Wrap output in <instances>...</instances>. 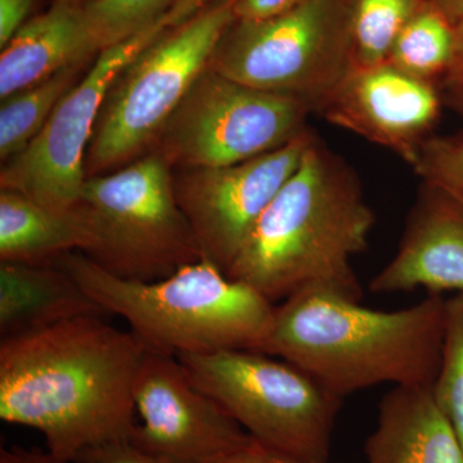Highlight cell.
<instances>
[{
	"mask_svg": "<svg viewBox=\"0 0 463 463\" xmlns=\"http://www.w3.org/2000/svg\"><path fill=\"white\" fill-rule=\"evenodd\" d=\"M210 463H306L282 455L276 450L269 449L251 439L246 446L240 448L236 452L221 457Z\"/></svg>",
	"mask_w": 463,
	"mask_h": 463,
	"instance_id": "obj_28",
	"label": "cell"
},
{
	"mask_svg": "<svg viewBox=\"0 0 463 463\" xmlns=\"http://www.w3.org/2000/svg\"><path fill=\"white\" fill-rule=\"evenodd\" d=\"M106 315L57 264H0L2 340L44 330L78 317Z\"/></svg>",
	"mask_w": 463,
	"mask_h": 463,
	"instance_id": "obj_17",
	"label": "cell"
},
{
	"mask_svg": "<svg viewBox=\"0 0 463 463\" xmlns=\"http://www.w3.org/2000/svg\"><path fill=\"white\" fill-rule=\"evenodd\" d=\"M449 96L450 102H452L459 111L463 112V90H449Z\"/></svg>",
	"mask_w": 463,
	"mask_h": 463,
	"instance_id": "obj_32",
	"label": "cell"
},
{
	"mask_svg": "<svg viewBox=\"0 0 463 463\" xmlns=\"http://www.w3.org/2000/svg\"><path fill=\"white\" fill-rule=\"evenodd\" d=\"M84 66L70 67L2 100L0 158L3 163L16 157L39 136L58 103L84 75Z\"/></svg>",
	"mask_w": 463,
	"mask_h": 463,
	"instance_id": "obj_19",
	"label": "cell"
},
{
	"mask_svg": "<svg viewBox=\"0 0 463 463\" xmlns=\"http://www.w3.org/2000/svg\"><path fill=\"white\" fill-rule=\"evenodd\" d=\"M233 3H213L164 33L124 67L94 127L85 157L88 178L120 169L156 146L166 121L236 21Z\"/></svg>",
	"mask_w": 463,
	"mask_h": 463,
	"instance_id": "obj_6",
	"label": "cell"
},
{
	"mask_svg": "<svg viewBox=\"0 0 463 463\" xmlns=\"http://www.w3.org/2000/svg\"><path fill=\"white\" fill-rule=\"evenodd\" d=\"M352 5L301 0L269 20H236L209 67L237 83L306 100L316 112L354 66Z\"/></svg>",
	"mask_w": 463,
	"mask_h": 463,
	"instance_id": "obj_8",
	"label": "cell"
},
{
	"mask_svg": "<svg viewBox=\"0 0 463 463\" xmlns=\"http://www.w3.org/2000/svg\"><path fill=\"white\" fill-rule=\"evenodd\" d=\"M455 29V43L453 53L446 72L441 76L444 87L449 90H463V20L453 24Z\"/></svg>",
	"mask_w": 463,
	"mask_h": 463,
	"instance_id": "obj_29",
	"label": "cell"
},
{
	"mask_svg": "<svg viewBox=\"0 0 463 463\" xmlns=\"http://www.w3.org/2000/svg\"><path fill=\"white\" fill-rule=\"evenodd\" d=\"M315 134L304 130L288 145L242 163L183 170L174 176L176 200L203 259L227 273L251 228L298 169Z\"/></svg>",
	"mask_w": 463,
	"mask_h": 463,
	"instance_id": "obj_11",
	"label": "cell"
},
{
	"mask_svg": "<svg viewBox=\"0 0 463 463\" xmlns=\"http://www.w3.org/2000/svg\"><path fill=\"white\" fill-rule=\"evenodd\" d=\"M93 237L80 210L50 209L25 194L0 192L2 263L53 264L67 252H87Z\"/></svg>",
	"mask_w": 463,
	"mask_h": 463,
	"instance_id": "obj_18",
	"label": "cell"
},
{
	"mask_svg": "<svg viewBox=\"0 0 463 463\" xmlns=\"http://www.w3.org/2000/svg\"><path fill=\"white\" fill-rule=\"evenodd\" d=\"M425 0H353V67L386 62L395 41Z\"/></svg>",
	"mask_w": 463,
	"mask_h": 463,
	"instance_id": "obj_21",
	"label": "cell"
},
{
	"mask_svg": "<svg viewBox=\"0 0 463 463\" xmlns=\"http://www.w3.org/2000/svg\"><path fill=\"white\" fill-rule=\"evenodd\" d=\"M176 0H87L83 7L99 51L157 20Z\"/></svg>",
	"mask_w": 463,
	"mask_h": 463,
	"instance_id": "obj_23",
	"label": "cell"
},
{
	"mask_svg": "<svg viewBox=\"0 0 463 463\" xmlns=\"http://www.w3.org/2000/svg\"><path fill=\"white\" fill-rule=\"evenodd\" d=\"M312 105L237 83L207 66L166 121L156 149L170 166L212 169L274 151L307 129Z\"/></svg>",
	"mask_w": 463,
	"mask_h": 463,
	"instance_id": "obj_9",
	"label": "cell"
},
{
	"mask_svg": "<svg viewBox=\"0 0 463 463\" xmlns=\"http://www.w3.org/2000/svg\"><path fill=\"white\" fill-rule=\"evenodd\" d=\"M147 347L132 331L84 316L0 343V419L41 432L74 461L129 439L134 385Z\"/></svg>",
	"mask_w": 463,
	"mask_h": 463,
	"instance_id": "obj_1",
	"label": "cell"
},
{
	"mask_svg": "<svg viewBox=\"0 0 463 463\" xmlns=\"http://www.w3.org/2000/svg\"><path fill=\"white\" fill-rule=\"evenodd\" d=\"M170 169L163 155L152 151L87 178L76 207L93 237L83 254L94 264L127 281L154 282L203 260Z\"/></svg>",
	"mask_w": 463,
	"mask_h": 463,
	"instance_id": "obj_5",
	"label": "cell"
},
{
	"mask_svg": "<svg viewBox=\"0 0 463 463\" xmlns=\"http://www.w3.org/2000/svg\"><path fill=\"white\" fill-rule=\"evenodd\" d=\"M106 313L120 316L148 352L179 356L222 350L260 352L276 306L203 259L154 282L112 276L80 251L54 261Z\"/></svg>",
	"mask_w": 463,
	"mask_h": 463,
	"instance_id": "obj_4",
	"label": "cell"
},
{
	"mask_svg": "<svg viewBox=\"0 0 463 463\" xmlns=\"http://www.w3.org/2000/svg\"><path fill=\"white\" fill-rule=\"evenodd\" d=\"M463 294V207L422 185L397 252L371 279L370 291Z\"/></svg>",
	"mask_w": 463,
	"mask_h": 463,
	"instance_id": "obj_14",
	"label": "cell"
},
{
	"mask_svg": "<svg viewBox=\"0 0 463 463\" xmlns=\"http://www.w3.org/2000/svg\"><path fill=\"white\" fill-rule=\"evenodd\" d=\"M446 303L443 295L428 294L383 312L328 292H303L276 307L261 353L297 365L341 398L383 383L432 388Z\"/></svg>",
	"mask_w": 463,
	"mask_h": 463,
	"instance_id": "obj_3",
	"label": "cell"
},
{
	"mask_svg": "<svg viewBox=\"0 0 463 463\" xmlns=\"http://www.w3.org/2000/svg\"><path fill=\"white\" fill-rule=\"evenodd\" d=\"M134 402L142 423L129 440L170 463H210L252 439L192 381L176 356L146 353Z\"/></svg>",
	"mask_w": 463,
	"mask_h": 463,
	"instance_id": "obj_12",
	"label": "cell"
},
{
	"mask_svg": "<svg viewBox=\"0 0 463 463\" xmlns=\"http://www.w3.org/2000/svg\"><path fill=\"white\" fill-rule=\"evenodd\" d=\"M412 167L423 185L463 207V136L426 139Z\"/></svg>",
	"mask_w": 463,
	"mask_h": 463,
	"instance_id": "obj_24",
	"label": "cell"
},
{
	"mask_svg": "<svg viewBox=\"0 0 463 463\" xmlns=\"http://www.w3.org/2000/svg\"><path fill=\"white\" fill-rule=\"evenodd\" d=\"M163 16L99 52L29 147L3 165L2 190L25 194L53 210L74 209L87 181L85 157L109 88L125 66L169 32Z\"/></svg>",
	"mask_w": 463,
	"mask_h": 463,
	"instance_id": "obj_10",
	"label": "cell"
},
{
	"mask_svg": "<svg viewBox=\"0 0 463 463\" xmlns=\"http://www.w3.org/2000/svg\"><path fill=\"white\" fill-rule=\"evenodd\" d=\"M452 24L463 20V0H426Z\"/></svg>",
	"mask_w": 463,
	"mask_h": 463,
	"instance_id": "obj_31",
	"label": "cell"
},
{
	"mask_svg": "<svg viewBox=\"0 0 463 463\" xmlns=\"http://www.w3.org/2000/svg\"><path fill=\"white\" fill-rule=\"evenodd\" d=\"M0 463H72L51 452L41 449H25L23 447L14 446L0 449Z\"/></svg>",
	"mask_w": 463,
	"mask_h": 463,
	"instance_id": "obj_30",
	"label": "cell"
},
{
	"mask_svg": "<svg viewBox=\"0 0 463 463\" xmlns=\"http://www.w3.org/2000/svg\"><path fill=\"white\" fill-rule=\"evenodd\" d=\"M374 222L354 170L315 134L225 274L273 304L307 291L361 301L352 259L367 250Z\"/></svg>",
	"mask_w": 463,
	"mask_h": 463,
	"instance_id": "obj_2",
	"label": "cell"
},
{
	"mask_svg": "<svg viewBox=\"0 0 463 463\" xmlns=\"http://www.w3.org/2000/svg\"><path fill=\"white\" fill-rule=\"evenodd\" d=\"M301 0H234L233 14L237 21H263L281 16Z\"/></svg>",
	"mask_w": 463,
	"mask_h": 463,
	"instance_id": "obj_26",
	"label": "cell"
},
{
	"mask_svg": "<svg viewBox=\"0 0 463 463\" xmlns=\"http://www.w3.org/2000/svg\"><path fill=\"white\" fill-rule=\"evenodd\" d=\"M99 52L83 5L58 0L47 12L27 21L3 48L0 99L70 67L85 65Z\"/></svg>",
	"mask_w": 463,
	"mask_h": 463,
	"instance_id": "obj_15",
	"label": "cell"
},
{
	"mask_svg": "<svg viewBox=\"0 0 463 463\" xmlns=\"http://www.w3.org/2000/svg\"><path fill=\"white\" fill-rule=\"evenodd\" d=\"M453 43V24L425 0L399 33L388 62L405 74L434 83L449 65Z\"/></svg>",
	"mask_w": 463,
	"mask_h": 463,
	"instance_id": "obj_20",
	"label": "cell"
},
{
	"mask_svg": "<svg viewBox=\"0 0 463 463\" xmlns=\"http://www.w3.org/2000/svg\"><path fill=\"white\" fill-rule=\"evenodd\" d=\"M72 463H170L134 446L129 439L85 450Z\"/></svg>",
	"mask_w": 463,
	"mask_h": 463,
	"instance_id": "obj_25",
	"label": "cell"
},
{
	"mask_svg": "<svg viewBox=\"0 0 463 463\" xmlns=\"http://www.w3.org/2000/svg\"><path fill=\"white\" fill-rule=\"evenodd\" d=\"M432 394L463 447V294L447 298L443 352Z\"/></svg>",
	"mask_w": 463,
	"mask_h": 463,
	"instance_id": "obj_22",
	"label": "cell"
},
{
	"mask_svg": "<svg viewBox=\"0 0 463 463\" xmlns=\"http://www.w3.org/2000/svg\"><path fill=\"white\" fill-rule=\"evenodd\" d=\"M33 0H0V48H5L27 23Z\"/></svg>",
	"mask_w": 463,
	"mask_h": 463,
	"instance_id": "obj_27",
	"label": "cell"
},
{
	"mask_svg": "<svg viewBox=\"0 0 463 463\" xmlns=\"http://www.w3.org/2000/svg\"><path fill=\"white\" fill-rule=\"evenodd\" d=\"M317 114L413 165L440 115V97L430 81L392 63L353 67Z\"/></svg>",
	"mask_w": 463,
	"mask_h": 463,
	"instance_id": "obj_13",
	"label": "cell"
},
{
	"mask_svg": "<svg viewBox=\"0 0 463 463\" xmlns=\"http://www.w3.org/2000/svg\"><path fill=\"white\" fill-rule=\"evenodd\" d=\"M368 463H463V447L432 388L394 386L364 446Z\"/></svg>",
	"mask_w": 463,
	"mask_h": 463,
	"instance_id": "obj_16",
	"label": "cell"
},
{
	"mask_svg": "<svg viewBox=\"0 0 463 463\" xmlns=\"http://www.w3.org/2000/svg\"><path fill=\"white\" fill-rule=\"evenodd\" d=\"M192 381L259 444L306 463H328L343 399L277 356L222 350L176 356Z\"/></svg>",
	"mask_w": 463,
	"mask_h": 463,
	"instance_id": "obj_7",
	"label": "cell"
}]
</instances>
